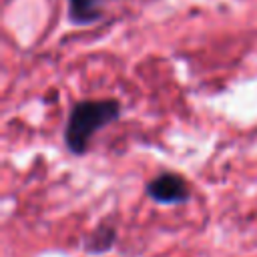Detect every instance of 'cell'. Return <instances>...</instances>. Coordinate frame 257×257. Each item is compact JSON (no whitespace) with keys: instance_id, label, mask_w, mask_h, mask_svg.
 Masks as SVG:
<instances>
[{"instance_id":"7a4b0ae2","label":"cell","mask_w":257,"mask_h":257,"mask_svg":"<svg viewBox=\"0 0 257 257\" xmlns=\"http://www.w3.org/2000/svg\"><path fill=\"white\" fill-rule=\"evenodd\" d=\"M145 191L155 203L161 205H181L191 199V187L187 179L173 171H163L155 175L147 183Z\"/></svg>"},{"instance_id":"3957f363","label":"cell","mask_w":257,"mask_h":257,"mask_svg":"<svg viewBox=\"0 0 257 257\" xmlns=\"http://www.w3.org/2000/svg\"><path fill=\"white\" fill-rule=\"evenodd\" d=\"M116 0H68L66 18L74 26H90L104 18Z\"/></svg>"},{"instance_id":"6da1fadb","label":"cell","mask_w":257,"mask_h":257,"mask_svg":"<svg viewBox=\"0 0 257 257\" xmlns=\"http://www.w3.org/2000/svg\"><path fill=\"white\" fill-rule=\"evenodd\" d=\"M120 102L116 98H84L72 104L62 133L66 149L82 157L86 155L92 137L120 116Z\"/></svg>"},{"instance_id":"277c9868","label":"cell","mask_w":257,"mask_h":257,"mask_svg":"<svg viewBox=\"0 0 257 257\" xmlns=\"http://www.w3.org/2000/svg\"><path fill=\"white\" fill-rule=\"evenodd\" d=\"M116 241V227L112 221L104 219L102 223H98L92 233H88V237L84 239V251L86 253H106L110 251V247Z\"/></svg>"}]
</instances>
